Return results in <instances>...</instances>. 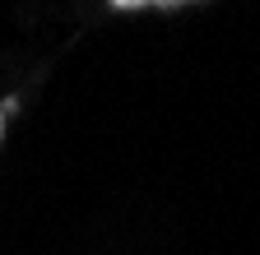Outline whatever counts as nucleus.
Wrapping results in <instances>:
<instances>
[{
	"label": "nucleus",
	"mask_w": 260,
	"mask_h": 255,
	"mask_svg": "<svg viewBox=\"0 0 260 255\" xmlns=\"http://www.w3.org/2000/svg\"><path fill=\"white\" fill-rule=\"evenodd\" d=\"M140 5H153V10H181V5H195V0H112V10H140Z\"/></svg>",
	"instance_id": "nucleus-1"
},
{
	"label": "nucleus",
	"mask_w": 260,
	"mask_h": 255,
	"mask_svg": "<svg viewBox=\"0 0 260 255\" xmlns=\"http://www.w3.org/2000/svg\"><path fill=\"white\" fill-rule=\"evenodd\" d=\"M14 107H19V98H5V102H0V139H5V121H10Z\"/></svg>",
	"instance_id": "nucleus-2"
}]
</instances>
